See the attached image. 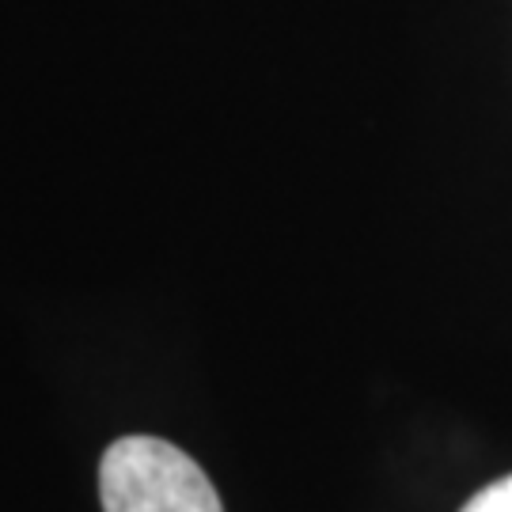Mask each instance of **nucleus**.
<instances>
[{"mask_svg":"<svg viewBox=\"0 0 512 512\" xmlns=\"http://www.w3.org/2000/svg\"><path fill=\"white\" fill-rule=\"evenodd\" d=\"M103 512H224L213 482L183 448L160 437H122L99 459Z\"/></svg>","mask_w":512,"mask_h":512,"instance_id":"f257e3e1","label":"nucleus"},{"mask_svg":"<svg viewBox=\"0 0 512 512\" xmlns=\"http://www.w3.org/2000/svg\"><path fill=\"white\" fill-rule=\"evenodd\" d=\"M459 512H512V475L497 478L486 490H478Z\"/></svg>","mask_w":512,"mask_h":512,"instance_id":"f03ea898","label":"nucleus"}]
</instances>
